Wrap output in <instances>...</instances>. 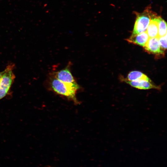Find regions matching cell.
Returning <instances> with one entry per match:
<instances>
[{"instance_id":"1","label":"cell","mask_w":167,"mask_h":167,"mask_svg":"<svg viewBox=\"0 0 167 167\" xmlns=\"http://www.w3.org/2000/svg\"><path fill=\"white\" fill-rule=\"evenodd\" d=\"M48 88L56 94L72 101L76 104L79 101L76 97V93L79 89L69 85L59 80L51 75L48 81Z\"/></svg>"},{"instance_id":"2","label":"cell","mask_w":167,"mask_h":167,"mask_svg":"<svg viewBox=\"0 0 167 167\" xmlns=\"http://www.w3.org/2000/svg\"><path fill=\"white\" fill-rule=\"evenodd\" d=\"M136 18L132 35H136L146 31L151 20L156 17L157 14L149 6L141 13H136Z\"/></svg>"},{"instance_id":"3","label":"cell","mask_w":167,"mask_h":167,"mask_svg":"<svg viewBox=\"0 0 167 167\" xmlns=\"http://www.w3.org/2000/svg\"><path fill=\"white\" fill-rule=\"evenodd\" d=\"M14 64L7 66L0 80V100L8 94L15 78L13 70Z\"/></svg>"},{"instance_id":"4","label":"cell","mask_w":167,"mask_h":167,"mask_svg":"<svg viewBox=\"0 0 167 167\" xmlns=\"http://www.w3.org/2000/svg\"><path fill=\"white\" fill-rule=\"evenodd\" d=\"M70 65V64H69L65 68L54 72L51 75L64 83L79 89L80 87L71 72Z\"/></svg>"},{"instance_id":"5","label":"cell","mask_w":167,"mask_h":167,"mask_svg":"<svg viewBox=\"0 0 167 167\" xmlns=\"http://www.w3.org/2000/svg\"><path fill=\"white\" fill-rule=\"evenodd\" d=\"M148 52L156 55L162 54L164 51L161 48L158 37L149 38L144 47Z\"/></svg>"},{"instance_id":"6","label":"cell","mask_w":167,"mask_h":167,"mask_svg":"<svg viewBox=\"0 0 167 167\" xmlns=\"http://www.w3.org/2000/svg\"><path fill=\"white\" fill-rule=\"evenodd\" d=\"M122 80L131 86L139 89L146 90L155 89L160 90V87L154 85L151 82L144 80H139L134 81H130L126 79H122Z\"/></svg>"},{"instance_id":"7","label":"cell","mask_w":167,"mask_h":167,"mask_svg":"<svg viewBox=\"0 0 167 167\" xmlns=\"http://www.w3.org/2000/svg\"><path fill=\"white\" fill-rule=\"evenodd\" d=\"M149 38L145 31L138 34L132 35L126 40L131 43L144 47Z\"/></svg>"},{"instance_id":"8","label":"cell","mask_w":167,"mask_h":167,"mask_svg":"<svg viewBox=\"0 0 167 167\" xmlns=\"http://www.w3.org/2000/svg\"><path fill=\"white\" fill-rule=\"evenodd\" d=\"M158 16L152 19L146 30L149 38L158 37Z\"/></svg>"},{"instance_id":"9","label":"cell","mask_w":167,"mask_h":167,"mask_svg":"<svg viewBox=\"0 0 167 167\" xmlns=\"http://www.w3.org/2000/svg\"><path fill=\"white\" fill-rule=\"evenodd\" d=\"M126 79L130 81L144 80L152 81L146 75L138 71H133L130 72L127 75V79Z\"/></svg>"},{"instance_id":"10","label":"cell","mask_w":167,"mask_h":167,"mask_svg":"<svg viewBox=\"0 0 167 167\" xmlns=\"http://www.w3.org/2000/svg\"><path fill=\"white\" fill-rule=\"evenodd\" d=\"M158 37L163 36L167 34V24L166 22L160 16L158 17Z\"/></svg>"},{"instance_id":"11","label":"cell","mask_w":167,"mask_h":167,"mask_svg":"<svg viewBox=\"0 0 167 167\" xmlns=\"http://www.w3.org/2000/svg\"><path fill=\"white\" fill-rule=\"evenodd\" d=\"M158 38L161 48L164 51L167 48V34Z\"/></svg>"},{"instance_id":"12","label":"cell","mask_w":167,"mask_h":167,"mask_svg":"<svg viewBox=\"0 0 167 167\" xmlns=\"http://www.w3.org/2000/svg\"><path fill=\"white\" fill-rule=\"evenodd\" d=\"M4 72V71H3L2 72H0V80L2 77V75H3V74Z\"/></svg>"},{"instance_id":"13","label":"cell","mask_w":167,"mask_h":167,"mask_svg":"<svg viewBox=\"0 0 167 167\" xmlns=\"http://www.w3.org/2000/svg\"><path fill=\"white\" fill-rule=\"evenodd\" d=\"M46 167H50V166H47Z\"/></svg>"}]
</instances>
